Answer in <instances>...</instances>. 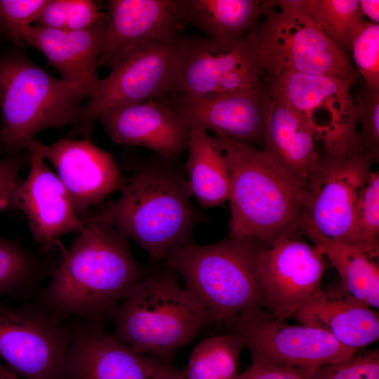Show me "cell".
Returning a JSON list of instances; mask_svg holds the SVG:
<instances>
[{
	"label": "cell",
	"instance_id": "cell-42",
	"mask_svg": "<svg viewBox=\"0 0 379 379\" xmlns=\"http://www.w3.org/2000/svg\"><path fill=\"white\" fill-rule=\"evenodd\" d=\"M0 149L3 150L2 144H1V134H0Z\"/></svg>",
	"mask_w": 379,
	"mask_h": 379
},
{
	"label": "cell",
	"instance_id": "cell-40",
	"mask_svg": "<svg viewBox=\"0 0 379 379\" xmlns=\"http://www.w3.org/2000/svg\"><path fill=\"white\" fill-rule=\"evenodd\" d=\"M2 371L6 379H22L6 367L3 366Z\"/></svg>",
	"mask_w": 379,
	"mask_h": 379
},
{
	"label": "cell",
	"instance_id": "cell-38",
	"mask_svg": "<svg viewBox=\"0 0 379 379\" xmlns=\"http://www.w3.org/2000/svg\"><path fill=\"white\" fill-rule=\"evenodd\" d=\"M359 6L360 12L365 19L375 24L379 23V1L378 0H359Z\"/></svg>",
	"mask_w": 379,
	"mask_h": 379
},
{
	"label": "cell",
	"instance_id": "cell-24",
	"mask_svg": "<svg viewBox=\"0 0 379 379\" xmlns=\"http://www.w3.org/2000/svg\"><path fill=\"white\" fill-rule=\"evenodd\" d=\"M182 23L220 41L244 38L262 15L260 0H176Z\"/></svg>",
	"mask_w": 379,
	"mask_h": 379
},
{
	"label": "cell",
	"instance_id": "cell-1",
	"mask_svg": "<svg viewBox=\"0 0 379 379\" xmlns=\"http://www.w3.org/2000/svg\"><path fill=\"white\" fill-rule=\"evenodd\" d=\"M86 220L41 294V304L63 321L111 318L145 274L122 233Z\"/></svg>",
	"mask_w": 379,
	"mask_h": 379
},
{
	"label": "cell",
	"instance_id": "cell-39",
	"mask_svg": "<svg viewBox=\"0 0 379 379\" xmlns=\"http://www.w3.org/2000/svg\"><path fill=\"white\" fill-rule=\"evenodd\" d=\"M151 379H186L182 370L166 364Z\"/></svg>",
	"mask_w": 379,
	"mask_h": 379
},
{
	"label": "cell",
	"instance_id": "cell-22",
	"mask_svg": "<svg viewBox=\"0 0 379 379\" xmlns=\"http://www.w3.org/2000/svg\"><path fill=\"white\" fill-rule=\"evenodd\" d=\"M107 20L81 30L54 29L32 24L22 32L24 44L39 50L69 83L98 87L97 67L104 42Z\"/></svg>",
	"mask_w": 379,
	"mask_h": 379
},
{
	"label": "cell",
	"instance_id": "cell-9",
	"mask_svg": "<svg viewBox=\"0 0 379 379\" xmlns=\"http://www.w3.org/2000/svg\"><path fill=\"white\" fill-rule=\"evenodd\" d=\"M72 334L40 305L0 302V357L22 379H65L63 363Z\"/></svg>",
	"mask_w": 379,
	"mask_h": 379
},
{
	"label": "cell",
	"instance_id": "cell-19",
	"mask_svg": "<svg viewBox=\"0 0 379 379\" xmlns=\"http://www.w3.org/2000/svg\"><path fill=\"white\" fill-rule=\"evenodd\" d=\"M26 150L29 155V173L16 187L12 204L25 213L34 241L47 244L81 231L87 220L77 215L69 194L58 175L32 144Z\"/></svg>",
	"mask_w": 379,
	"mask_h": 379
},
{
	"label": "cell",
	"instance_id": "cell-29",
	"mask_svg": "<svg viewBox=\"0 0 379 379\" xmlns=\"http://www.w3.org/2000/svg\"><path fill=\"white\" fill-rule=\"evenodd\" d=\"M305 8L326 36L347 55L363 21L359 0H305Z\"/></svg>",
	"mask_w": 379,
	"mask_h": 379
},
{
	"label": "cell",
	"instance_id": "cell-3",
	"mask_svg": "<svg viewBox=\"0 0 379 379\" xmlns=\"http://www.w3.org/2000/svg\"><path fill=\"white\" fill-rule=\"evenodd\" d=\"M214 137L230 171V237L267 244L292 235L303 215L307 182L264 149Z\"/></svg>",
	"mask_w": 379,
	"mask_h": 379
},
{
	"label": "cell",
	"instance_id": "cell-12",
	"mask_svg": "<svg viewBox=\"0 0 379 379\" xmlns=\"http://www.w3.org/2000/svg\"><path fill=\"white\" fill-rule=\"evenodd\" d=\"M181 38L141 46L113 67L85 105L77 131L88 138L93 122L105 111L168 95L174 85Z\"/></svg>",
	"mask_w": 379,
	"mask_h": 379
},
{
	"label": "cell",
	"instance_id": "cell-8",
	"mask_svg": "<svg viewBox=\"0 0 379 379\" xmlns=\"http://www.w3.org/2000/svg\"><path fill=\"white\" fill-rule=\"evenodd\" d=\"M373 162L359 143L323 149L319 153L307 181L302 216L321 235L360 247L356 231L357 207Z\"/></svg>",
	"mask_w": 379,
	"mask_h": 379
},
{
	"label": "cell",
	"instance_id": "cell-21",
	"mask_svg": "<svg viewBox=\"0 0 379 379\" xmlns=\"http://www.w3.org/2000/svg\"><path fill=\"white\" fill-rule=\"evenodd\" d=\"M294 316L302 325L321 329L353 349L359 350L379 338L378 312L342 286L320 288Z\"/></svg>",
	"mask_w": 379,
	"mask_h": 379
},
{
	"label": "cell",
	"instance_id": "cell-10",
	"mask_svg": "<svg viewBox=\"0 0 379 379\" xmlns=\"http://www.w3.org/2000/svg\"><path fill=\"white\" fill-rule=\"evenodd\" d=\"M230 325L256 357L296 371L307 379L319 368L343 359L358 350L340 343L326 332L291 325L261 307L247 310Z\"/></svg>",
	"mask_w": 379,
	"mask_h": 379
},
{
	"label": "cell",
	"instance_id": "cell-17",
	"mask_svg": "<svg viewBox=\"0 0 379 379\" xmlns=\"http://www.w3.org/2000/svg\"><path fill=\"white\" fill-rule=\"evenodd\" d=\"M30 144L54 166L81 219L88 218L91 206L124 186L125 180L112 155L88 139L61 138L49 145L34 139Z\"/></svg>",
	"mask_w": 379,
	"mask_h": 379
},
{
	"label": "cell",
	"instance_id": "cell-34",
	"mask_svg": "<svg viewBox=\"0 0 379 379\" xmlns=\"http://www.w3.org/2000/svg\"><path fill=\"white\" fill-rule=\"evenodd\" d=\"M308 379H379V350H358L343 359L319 368Z\"/></svg>",
	"mask_w": 379,
	"mask_h": 379
},
{
	"label": "cell",
	"instance_id": "cell-5",
	"mask_svg": "<svg viewBox=\"0 0 379 379\" xmlns=\"http://www.w3.org/2000/svg\"><path fill=\"white\" fill-rule=\"evenodd\" d=\"M97 86L58 79L23 54L0 53V134L3 151L25 149L41 131L79 121Z\"/></svg>",
	"mask_w": 379,
	"mask_h": 379
},
{
	"label": "cell",
	"instance_id": "cell-15",
	"mask_svg": "<svg viewBox=\"0 0 379 379\" xmlns=\"http://www.w3.org/2000/svg\"><path fill=\"white\" fill-rule=\"evenodd\" d=\"M171 108L190 129L253 146L263 144L273 93L270 83L247 90L197 97L168 95L157 99Z\"/></svg>",
	"mask_w": 379,
	"mask_h": 379
},
{
	"label": "cell",
	"instance_id": "cell-33",
	"mask_svg": "<svg viewBox=\"0 0 379 379\" xmlns=\"http://www.w3.org/2000/svg\"><path fill=\"white\" fill-rule=\"evenodd\" d=\"M360 147L375 161L379 157V89L364 84L353 97Z\"/></svg>",
	"mask_w": 379,
	"mask_h": 379
},
{
	"label": "cell",
	"instance_id": "cell-13",
	"mask_svg": "<svg viewBox=\"0 0 379 379\" xmlns=\"http://www.w3.org/2000/svg\"><path fill=\"white\" fill-rule=\"evenodd\" d=\"M278 94L312 128L324 149L358 142L353 81L288 72L268 80Z\"/></svg>",
	"mask_w": 379,
	"mask_h": 379
},
{
	"label": "cell",
	"instance_id": "cell-27",
	"mask_svg": "<svg viewBox=\"0 0 379 379\" xmlns=\"http://www.w3.org/2000/svg\"><path fill=\"white\" fill-rule=\"evenodd\" d=\"M244 347L235 333L204 338L192 350L186 368V379H239V361Z\"/></svg>",
	"mask_w": 379,
	"mask_h": 379
},
{
	"label": "cell",
	"instance_id": "cell-26",
	"mask_svg": "<svg viewBox=\"0 0 379 379\" xmlns=\"http://www.w3.org/2000/svg\"><path fill=\"white\" fill-rule=\"evenodd\" d=\"M185 169L192 197L204 208L220 206L229 199L230 175L224 153L208 131L190 129Z\"/></svg>",
	"mask_w": 379,
	"mask_h": 379
},
{
	"label": "cell",
	"instance_id": "cell-32",
	"mask_svg": "<svg viewBox=\"0 0 379 379\" xmlns=\"http://www.w3.org/2000/svg\"><path fill=\"white\" fill-rule=\"evenodd\" d=\"M350 51L364 84L379 89V24L364 20L352 39Z\"/></svg>",
	"mask_w": 379,
	"mask_h": 379
},
{
	"label": "cell",
	"instance_id": "cell-16",
	"mask_svg": "<svg viewBox=\"0 0 379 379\" xmlns=\"http://www.w3.org/2000/svg\"><path fill=\"white\" fill-rule=\"evenodd\" d=\"M72 334L65 379H151L166 364L138 352L107 331L102 321H69Z\"/></svg>",
	"mask_w": 379,
	"mask_h": 379
},
{
	"label": "cell",
	"instance_id": "cell-11",
	"mask_svg": "<svg viewBox=\"0 0 379 379\" xmlns=\"http://www.w3.org/2000/svg\"><path fill=\"white\" fill-rule=\"evenodd\" d=\"M267 81L245 37L234 41L206 36L182 37L174 85L168 95L214 96Z\"/></svg>",
	"mask_w": 379,
	"mask_h": 379
},
{
	"label": "cell",
	"instance_id": "cell-7",
	"mask_svg": "<svg viewBox=\"0 0 379 379\" xmlns=\"http://www.w3.org/2000/svg\"><path fill=\"white\" fill-rule=\"evenodd\" d=\"M262 16L245 38L267 80L288 72L353 81L359 76L310 17L305 0L264 1Z\"/></svg>",
	"mask_w": 379,
	"mask_h": 379
},
{
	"label": "cell",
	"instance_id": "cell-31",
	"mask_svg": "<svg viewBox=\"0 0 379 379\" xmlns=\"http://www.w3.org/2000/svg\"><path fill=\"white\" fill-rule=\"evenodd\" d=\"M356 231L359 246L379 255V173L371 171L357 207Z\"/></svg>",
	"mask_w": 379,
	"mask_h": 379
},
{
	"label": "cell",
	"instance_id": "cell-30",
	"mask_svg": "<svg viewBox=\"0 0 379 379\" xmlns=\"http://www.w3.org/2000/svg\"><path fill=\"white\" fill-rule=\"evenodd\" d=\"M107 20V13L91 0H48L34 24L44 27L81 30Z\"/></svg>",
	"mask_w": 379,
	"mask_h": 379
},
{
	"label": "cell",
	"instance_id": "cell-18",
	"mask_svg": "<svg viewBox=\"0 0 379 379\" xmlns=\"http://www.w3.org/2000/svg\"><path fill=\"white\" fill-rule=\"evenodd\" d=\"M98 66L112 68L137 48L178 36L176 0H109Z\"/></svg>",
	"mask_w": 379,
	"mask_h": 379
},
{
	"label": "cell",
	"instance_id": "cell-28",
	"mask_svg": "<svg viewBox=\"0 0 379 379\" xmlns=\"http://www.w3.org/2000/svg\"><path fill=\"white\" fill-rule=\"evenodd\" d=\"M44 274V262L36 255L0 237V295L31 294Z\"/></svg>",
	"mask_w": 379,
	"mask_h": 379
},
{
	"label": "cell",
	"instance_id": "cell-37",
	"mask_svg": "<svg viewBox=\"0 0 379 379\" xmlns=\"http://www.w3.org/2000/svg\"><path fill=\"white\" fill-rule=\"evenodd\" d=\"M251 366L239 374V379H307L291 369L251 357Z\"/></svg>",
	"mask_w": 379,
	"mask_h": 379
},
{
	"label": "cell",
	"instance_id": "cell-23",
	"mask_svg": "<svg viewBox=\"0 0 379 379\" xmlns=\"http://www.w3.org/2000/svg\"><path fill=\"white\" fill-rule=\"evenodd\" d=\"M272 93L263 149L307 182L319 157L315 148L318 139L310 125L278 94Z\"/></svg>",
	"mask_w": 379,
	"mask_h": 379
},
{
	"label": "cell",
	"instance_id": "cell-14",
	"mask_svg": "<svg viewBox=\"0 0 379 379\" xmlns=\"http://www.w3.org/2000/svg\"><path fill=\"white\" fill-rule=\"evenodd\" d=\"M265 244L256 259L261 307L270 316L285 320L321 288L324 256L314 245L292 235Z\"/></svg>",
	"mask_w": 379,
	"mask_h": 379
},
{
	"label": "cell",
	"instance_id": "cell-41",
	"mask_svg": "<svg viewBox=\"0 0 379 379\" xmlns=\"http://www.w3.org/2000/svg\"><path fill=\"white\" fill-rule=\"evenodd\" d=\"M0 379H6V378L5 377L4 373H3V371H2V366L0 365Z\"/></svg>",
	"mask_w": 379,
	"mask_h": 379
},
{
	"label": "cell",
	"instance_id": "cell-25",
	"mask_svg": "<svg viewBox=\"0 0 379 379\" xmlns=\"http://www.w3.org/2000/svg\"><path fill=\"white\" fill-rule=\"evenodd\" d=\"M300 228L338 271L341 286L368 306L378 309V256L360 247L339 243L321 235L304 216L300 220Z\"/></svg>",
	"mask_w": 379,
	"mask_h": 379
},
{
	"label": "cell",
	"instance_id": "cell-36",
	"mask_svg": "<svg viewBox=\"0 0 379 379\" xmlns=\"http://www.w3.org/2000/svg\"><path fill=\"white\" fill-rule=\"evenodd\" d=\"M22 166V159L13 155L0 159V213L12 204Z\"/></svg>",
	"mask_w": 379,
	"mask_h": 379
},
{
	"label": "cell",
	"instance_id": "cell-20",
	"mask_svg": "<svg viewBox=\"0 0 379 379\" xmlns=\"http://www.w3.org/2000/svg\"><path fill=\"white\" fill-rule=\"evenodd\" d=\"M97 120L118 145L143 147L171 159H177L187 149L190 129L157 99L109 109Z\"/></svg>",
	"mask_w": 379,
	"mask_h": 379
},
{
	"label": "cell",
	"instance_id": "cell-6",
	"mask_svg": "<svg viewBox=\"0 0 379 379\" xmlns=\"http://www.w3.org/2000/svg\"><path fill=\"white\" fill-rule=\"evenodd\" d=\"M263 244L230 237L206 245L190 241L164 263L177 273L213 322L230 325L244 312L261 307L256 259Z\"/></svg>",
	"mask_w": 379,
	"mask_h": 379
},
{
	"label": "cell",
	"instance_id": "cell-4",
	"mask_svg": "<svg viewBox=\"0 0 379 379\" xmlns=\"http://www.w3.org/2000/svg\"><path fill=\"white\" fill-rule=\"evenodd\" d=\"M146 273L113 312L115 335L134 350L160 359L187 345L213 320L175 272Z\"/></svg>",
	"mask_w": 379,
	"mask_h": 379
},
{
	"label": "cell",
	"instance_id": "cell-2",
	"mask_svg": "<svg viewBox=\"0 0 379 379\" xmlns=\"http://www.w3.org/2000/svg\"><path fill=\"white\" fill-rule=\"evenodd\" d=\"M157 156L125 180L117 200L89 218L134 241L154 261L164 262L191 241L200 215L191 203L185 168Z\"/></svg>",
	"mask_w": 379,
	"mask_h": 379
},
{
	"label": "cell",
	"instance_id": "cell-35",
	"mask_svg": "<svg viewBox=\"0 0 379 379\" xmlns=\"http://www.w3.org/2000/svg\"><path fill=\"white\" fill-rule=\"evenodd\" d=\"M48 0H0V32L18 46L22 31L34 24Z\"/></svg>",
	"mask_w": 379,
	"mask_h": 379
}]
</instances>
